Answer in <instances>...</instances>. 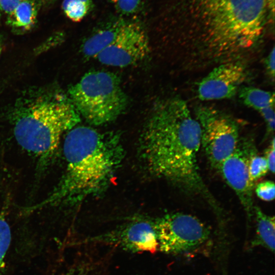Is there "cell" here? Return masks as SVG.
<instances>
[{
    "mask_svg": "<svg viewBox=\"0 0 275 275\" xmlns=\"http://www.w3.org/2000/svg\"><path fill=\"white\" fill-rule=\"evenodd\" d=\"M201 146L200 124L185 101L172 97L155 105L140 144L145 167L153 176L186 192L201 195L218 210L199 172L197 155Z\"/></svg>",
    "mask_w": 275,
    "mask_h": 275,
    "instance_id": "obj_1",
    "label": "cell"
},
{
    "mask_svg": "<svg viewBox=\"0 0 275 275\" xmlns=\"http://www.w3.org/2000/svg\"><path fill=\"white\" fill-rule=\"evenodd\" d=\"M175 10L181 40L214 60L254 47L270 21L267 0H177Z\"/></svg>",
    "mask_w": 275,
    "mask_h": 275,
    "instance_id": "obj_2",
    "label": "cell"
},
{
    "mask_svg": "<svg viewBox=\"0 0 275 275\" xmlns=\"http://www.w3.org/2000/svg\"><path fill=\"white\" fill-rule=\"evenodd\" d=\"M64 143V174L42 202L28 207L33 211L61 204L74 205L103 193L124 157L120 137L80 126L68 131Z\"/></svg>",
    "mask_w": 275,
    "mask_h": 275,
    "instance_id": "obj_3",
    "label": "cell"
},
{
    "mask_svg": "<svg viewBox=\"0 0 275 275\" xmlns=\"http://www.w3.org/2000/svg\"><path fill=\"white\" fill-rule=\"evenodd\" d=\"M4 112L17 143L42 167L52 158L63 133L80 121L67 95L52 84L23 90Z\"/></svg>",
    "mask_w": 275,
    "mask_h": 275,
    "instance_id": "obj_4",
    "label": "cell"
},
{
    "mask_svg": "<svg viewBox=\"0 0 275 275\" xmlns=\"http://www.w3.org/2000/svg\"><path fill=\"white\" fill-rule=\"evenodd\" d=\"M67 95L80 116L95 126L115 120L128 105L119 77L110 72L86 73L68 88Z\"/></svg>",
    "mask_w": 275,
    "mask_h": 275,
    "instance_id": "obj_5",
    "label": "cell"
},
{
    "mask_svg": "<svg viewBox=\"0 0 275 275\" xmlns=\"http://www.w3.org/2000/svg\"><path fill=\"white\" fill-rule=\"evenodd\" d=\"M195 118L201 127V146L210 164L217 169L238 145V125L229 115L207 106L196 108Z\"/></svg>",
    "mask_w": 275,
    "mask_h": 275,
    "instance_id": "obj_6",
    "label": "cell"
},
{
    "mask_svg": "<svg viewBox=\"0 0 275 275\" xmlns=\"http://www.w3.org/2000/svg\"><path fill=\"white\" fill-rule=\"evenodd\" d=\"M158 249L167 254L193 250L209 238V231L196 217L176 212L154 221Z\"/></svg>",
    "mask_w": 275,
    "mask_h": 275,
    "instance_id": "obj_7",
    "label": "cell"
},
{
    "mask_svg": "<svg viewBox=\"0 0 275 275\" xmlns=\"http://www.w3.org/2000/svg\"><path fill=\"white\" fill-rule=\"evenodd\" d=\"M150 51L148 37L143 26L139 22H125L114 40L96 58L106 65L124 67L142 61Z\"/></svg>",
    "mask_w": 275,
    "mask_h": 275,
    "instance_id": "obj_8",
    "label": "cell"
},
{
    "mask_svg": "<svg viewBox=\"0 0 275 275\" xmlns=\"http://www.w3.org/2000/svg\"><path fill=\"white\" fill-rule=\"evenodd\" d=\"M256 152L252 140L241 139L233 153L217 169L227 184L235 193L250 217L254 212L252 196L254 184L250 178L249 164L251 157Z\"/></svg>",
    "mask_w": 275,
    "mask_h": 275,
    "instance_id": "obj_9",
    "label": "cell"
},
{
    "mask_svg": "<svg viewBox=\"0 0 275 275\" xmlns=\"http://www.w3.org/2000/svg\"><path fill=\"white\" fill-rule=\"evenodd\" d=\"M246 76V67L241 61L221 63L198 84V97L201 100L231 98L238 92Z\"/></svg>",
    "mask_w": 275,
    "mask_h": 275,
    "instance_id": "obj_10",
    "label": "cell"
},
{
    "mask_svg": "<svg viewBox=\"0 0 275 275\" xmlns=\"http://www.w3.org/2000/svg\"><path fill=\"white\" fill-rule=\"evenodd\" d=\"M93 239L132 252L153 253L158 249L154 221L144 218H136Z\"/></svg>",
    "mask_w": 275,
    "mask_h": 275,
    "instance_id": "obj_11",
    "label": "cell"
},
{
    "mask_svg": "<svg viewBox=\"0 0 275 275\" xmlns=\"http://www.w3.org/2000/svg\"><path fill=\"white\" fill-rule=\"evenodd\" d=\"M238 95L246 106L258 111L266 125L267 133H273L274 129V93L253 87L239 89Z\"/></svg>",
    "mask_w": 275,
    "mask_h": 275,
    "instance_id": "obj_12",
    "label": "cell"
},
{
    "mask_svg": "<svg viewBox=\"0 0 275 275\" xmlns=\"http://www.w3.org/2000/svg\"><path fill=\"white\" fill-rule=\"evenodd\" d=\"M125 22L121 19L112 21L90 36L82 46L84 55L87 58H96L114 40Z\"/></svg>",
    "mask_w": 275,
    "mask_h": 275,
    "instance_id": "obj_13",
    "label": "cell"
},
{
    "mask_svg": "<svg viewBox=\"0 0 275 275\" xmlns=\"http://www.w3.org/2000/svg\"><path fill=\"white\" fill-rule=\"evenodd\" d=\"M37 10L34 0H26L8 14L7 23L16 33L30 31L36 22Z\"/></svg>",
    "mask_w": 275,
    "mask_h": 275,
    "instance_id": "obj_14",
    "label": "cell"
},
{
    "mask_svg": "<svg viewBox=\"0 0 275 275\" xmlns=\"http://www.w3.org/2000/svg\"><path fill=\"white\" fill-rule=\"evenodd\" d=\"M256 221L255 244L265 246L272 252L274 250V217L265 214L258 206H254Z\"/></svg>",
    "mask_w": 275,
    "mask_h": 275,
    "instance_id": "obj_15",
    "label": "cell"
},
{
    "mask_svg": "<svg viewBox=\"0 0 275 275\" xmlns=\"http://www.w3.org/2000/svg\"><path fill=\"white\" fill-rule=\"evenodd\" d=\"M8 206L6 201L0 211V274L5 268V259L11 240V229L6 218Z\"/></svg>",
    "mask_w": 275,
    "mask_h": 275,
    "instance_id": "obj_16",
    "label": "cell"
},
{
    "mask_svg": "<svg viewBox=\"0 0 275 275\" xmlns=\"http://www.w3.org/2000/svg\"><path fill=\"white\" fill-rule=\"evenodd\" d=\"M91 7V0H64L63 2L65 14L74 22L81 21Z\"/></svg>",
    "mask_w": 275,
    "mask_h": 275,
    "instance_id": "obj_17",
    "label": "cell"
},
{
    "mask_svg": "<svg viewBox=\"0 0 275 275\" xmlns=\"http://www.w3.org/2000/svg\"><path fill=\"white\" fill-rule=\"evenodd\" d=\"M269 171L267 161L264 156L257 154V152L250 158L249 164V173L251 182H255L264 176Z\"/></svg>",
    "mask_w": 275,
    "mask_h": 275,
    "instance_id": "obj_18",
    "label": "cell"
},
{
    "mask_svg": "<svg viewBox=\"0 0 275 275\" xmlns=\"http://www.w3.org/2000/svg\"><path fill=\"white\" fill-rule=\"evenodd\" d=\"M120 13L125 15L136 13L142 5L143 0H109Z\"/></svg>",
    "mask_w": 275,
    "mask_h": 275,
    "instance_id": "obj_19",
    "label": "cell"
},
{
    "mask_svg": "<svg viewBox=\"0 0 275 275\" xmlns=\"http://www.w3.org/2000/svg\"><path fill=\"white\" fill-rule=\"evenodd\" d=\"M274 183L272 181H265L259 183L255 187L257 196L265 201H271L274 199Z\"/></svg>",
    "mask_w": 275,
    "mask_h": 275,
    "instance_id": "obj_20",
    "label": "cell"
},
{
    "mask_svg": "<svg viewBox=\"0 0 275 275\" xmlns=\"http://www.w3.org/2000/svg\"><path fill=\"white\" fill-rule=\"evenodd\" d=\"M274 47L264 60V65L269 77L274 80L275 69V54Z\"/></svg>",
    "mask_w": 275,
    "mask_h": 275,
    "instance_id": "obj_21",
    "label": "cell"
},
{
    "mask_svg": "<svg viewBox=\"0 0 275 275\" xmlns=\"http://www.w3.org/2000/svg\"><path fill=\"white\" fill-rule=\"evenodd\" d=\"M274 138L271 141L270 145L266 150L264 157L267 163L268 170L272 174L274 173L275 166V148H274Z\"/></svg>",
    "mask_w": 275,
    "mask_h": 275,
    "instance_id": "obj_22",
    "label": "cell"
},
{
    "mask_svg": "<svg viewBox=\"0 0 275 275\" xmlns=\"http://www.w3.org/2000/svg\"><path fill=\"white\" fill-rule=\"evenodd\" d=\"M26 0H0L1 10L9 14L19 4Z\"/></svg>",
    "mask_w": 275,
    "mask_h": 275,
    "instance_id": "obj_23",
    "label": "cell"
},
{
    "mask_svg": "<svg viewBox=\"0 0 275 275\" xmlns=\"http://www.w3.org/2000/svg\"><path fill=\"white\" fill-rule=\"evenodd\" d=\"M56 275H91L85 267L76 266Z\"/></svg>",
    "mask_w": 275,
    "mask_h": 275,
    "instance_id": "obj_24",
    "label": "cell"
},
{
    "mask_svg": "<svg viewBox=\"0 0 275 275\" xmlns=\"http://www.w3.org/2000/svg\"><path fill=\"white\" fill-rule=\"evenodd\" d=\"M267 1L268 3L270 21L273 24L274 20V0Z\"/></svg>",
    "mask_w": 275,
    "mask_h": 275,
    "instance_id": "obj_25",
    "label": "cell"
},
{
    "mask_svg": "<svg viewBox=\"0 0 275 275\" xmlns=\"http://www.w3.org/2000/svg\"><path fill=\"white\" fill-rule=\"evenodd\" d=\"M2 37L0 35V55L1 54L2 48H3V41H2Z\"/></svg>",
    "mask_w": 275,
    "mask_h": 275,
    "instance_id": "obj_26",
    "label": "cell"
},
{
    "mask_svg": "<svg viewBox=\"0 0 275 275\" xmlns=\"http://www.w3.org/2000/svg\"><path fill=\"white\" fill-rule=\"evenodd\" d=\"M1 12H2V10H1V7H0V16L1 15Z\"/></svg>",
    "mask_w": 275,
    "mask_h": 275,
    "instance_id": "obj_27",
    "label": "cell"
}]
</instances>
